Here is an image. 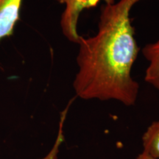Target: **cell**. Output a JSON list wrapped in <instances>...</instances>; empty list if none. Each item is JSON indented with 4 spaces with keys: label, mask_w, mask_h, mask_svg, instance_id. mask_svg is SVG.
<instances>
[{
    "label": "cell",
    "mask_w": 159,
    "mask_h": 159,
    "mask_svg": "<svg viewBox=\"0 0 159 159\" xmlns=\"http://www.w3.org/2000/svg\"><path fill=\"white\" fill-rule=\"evenodd\" d=\"M142 0H109L102 3L96 35L80 37L77 72L73 88L83 99L136 103L139 84L132 69L139 52L130 13Z\"/></svg>",
    "instance_id": "cell-1"
},
{
    "label": "cell",
    "mask_w": 159,
    "mask_h": 159,
    "mask_svg": "<svg viewBox=\"0 0 159 159\" xmlns=\"http://www.w3.org/2000/svg\"><path fill=\"white\" fill-rule=\"evenodd\" d=\"M64 5L61 17V31L66 39L77 44L81 35L77 31V25L81 13L85 10L94 8L99 4L109 0H55Z\"/></svg>",
    "instance_id": "cell-2"
},
{
    "label": "cell",
    "mask_w": 159,
    "mask_h": 159,
    "mask_svg": "<svg viewBox=\"0 0 159 159\" xmlns=\"http://www.w3.org/2000/svg\"><path fill=\"white\" fill-rule=\"evenodd\" d=\"M23 0H0V41L13 35Z\"/></svg>",
    "instance_id": "cell-3"
},
{
    "label": "cell",
    "mask_w": 159,
    "mask_h": 159,
    "mask_svg": "<svg viewBox=\"0 0 159 159\" xmlns=\"http://www.w3.org/2000/svg\"><path fill=\"white\" fill-rule=\"evenodd\" d=\"M142 54L149 63L145 71V81L159 91V39L145 45Z\"/></svg>",
    "instance_id": "cell-4"
},
{
    "label": "cell",
    "mask_w": 159,
    "mask_h": 159,
    "mask_svg": "<svg viewBox=\"0 0 159 159\" xmlns=\"http://www.w3.org/2000/svg\"><path fill=\"white\" fill-rule=\"evenodd\" d=\"M143 152L152 158L159 159V121H156L148 127L142 136Z\"/></svg>",
    "instance_id": "cell-5"
},
{
    "label": "cell",
    "mask_w": 159,
    "mask_h": 159,
    "mask_svg": "<svg viewBox=\"0 0 159 159\" xmlns=\"http://www.w3.org/2000/svg\"><path fill=\"white\" fill-rule=\"evenodd\" d=\"M67 109L63 112L62 116H61V121H60V126L58 130V134H57L56 140L54 145L52 148L51 150L49 151V153L45 157L41 158V159H57V156H58L60 148H61V145H62L63 141H64V136H63V123H64L66 116Z\"/></svg>",
    "instance_id": "cell-6"
},
{
    "label": "cell",
    "mask_w": 159,
    "mask_h": 159,
    "mask_svg": "<svg viewBox=\"0 0 159 159\" xmlns=\"http://www.w3.org/2000/svg\"><path fill=\"white\" fill-rule=\"evenodd\" d=\"M136 159H156V158H152V157L149 156L148 154H147L146 152H142V153L139 155L138 157L136 158Z\"/></svg>",
    "instance_id": "cell-7"
}]
</instances>
